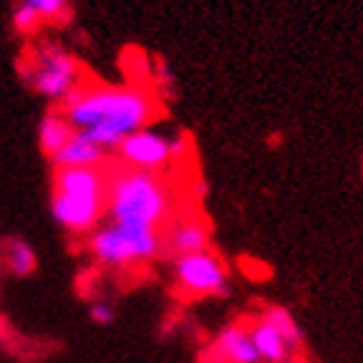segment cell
Returning <instances> with one entry per match:
<instances>
[{"mask_svg":"<svg viewBox=\"0 0 363 363\" xmlns=\"http://www.w3.org/2000/svg\"><path fill=\"white\" fill-rule=\"evenodd\" d=\"M61 113L74 131L108 152L134 131L147 129L157 106L136 86H81L63 101Z\"/></svg>","mask_w":363,"mask_h":363,"instance_id":"6da1fadb","label":"cell"},{"mask_svg":"<svg viewBox=\"0 0 363 363\" xmlns=\"http://www.w3.org/2000/svg\"><path fill=\"white\" fill-rule=\"evenodd\" d=\"M172 189L162 174L139 169H119L106 182V217L108 222L159 227L169 220Z\"/></svg>","mask_w":363,"mask_h":363,"instance_id":"7a4b0ae2","label":"cell"},{"mask_svg":"<svg viewBox=\"0 0 363 363\" xmlns=\"http://www.w3.org/2000/svg\"><path fill=\"white\" fill-rule=\"evenodd\" d=\"M108 174L91 167L56 169L51 212L53 220L71 235H91L106 217Z\"/></svg>","mask_w":363,"mask_h":363,"instance_id":"3957f363","label":"cell"},{"mask_svg":"<svg viewBox=\"0 0 363 363\" xmlns=\"http://www.w3.org/2000/svg\"><path fill=\"white\" fill-rule=\"evenodd\" d=\"M89 255L104 267L126 270L134 265H147L164 252L162 230L129 222H101L89 235Z\"/></svg>","mask_w":363,"mask_h":363,"instance_id":"277c9868","label":"cell"},{"mask_svg":"<svg viewBox=\"0 0 363 363\" xmlns=\"http://www.w3.org/2000/svg\"><path fill=\"white\" fill-rule=\"evenodd\" d=\"M23 81L38 96L51 101H66L76 89L84 86L81 66L61 43L45 40L30 51L28 61L23 66Z\"/></svg>","mask_w":363,"mask_h":363,"instance_id":"5b68a950","label":"cell"},{"mask_svg":"<svg viewBox=\"0 0 363 363\" xmlns=\"http://www.w3.org/2000/svg\"><path fill=\"white\" fill-rule=\"evenodd\" d=\"M172 275L182 298H222L230 293V270L212 250L174 257Z\"/></svg>","mask_w":363,"mask_h":363,"instance_id":"8992f818","label":"cell"},{"mask_svg":"<svg viewBox=\"0 0 363 363\" xmlns=\"http://www.w3.org/2000/svg\"><path fill=\"white\" fill-rule=\"evenodd\" d=\"M184 152V136H167L157 129H139L116 147L119 162L126 169L152 172L162 174L167 167L182 157Z\"/></svg>","mask_w":363,"mask_h":363,"instance_id":"52a82bcc","label":"cell"},{"mask_svg":"<svg viewBox=\"0 0 363 363\" xmlns=\"http://www.w3.org/2000/svg\"><path fill=\"white\" fill-rule=\"evenodd\" d=\"M202 363H260V358L252 348L245 323H233L225 325L212 338L202 356Z\"/></svg>","mask_w":363,"mask_h":363,"instance_id":"ba28073f","label":"cell"},{"mask_svg":"<svg viewBox=\"0 0 363 363\" xmlns=\"http://www.w3.org/2000/svg\"><path fill=\"white\" fill-rule=\"evenodd\" d=\"M162 240L172 257L210 250V230L199 217H177L167 230H162Z\"/></svg>","mask_w":363,"mask_h":363,"instance_id":"9c48e42d","label":"cell"},{"mask_svg":"<svg viewBox=\"0 0 363 363\" xmlns=\"http://www.w3.org/2000/svg\"><path fill=\"white\" fill-rule=\"evenodd\" d=\"M106 162V149H101L99 144H94L89 136L76 131L71 139L66 142V147L58 154L51 157V164L56 169H71V167H91V169H101V164Z\"/></svg>","mask_w":363,"mask_h":363,"instance_id":"30bf717a","label":"cell"},{"mask_svg":"<svg viewBox=\"0 0 363 363\" xmlns=\"http://www.w3.org/2000/svg\"><path fill=\"white\" fill-rule=\"evenodd\" d=\"M245 328H247V335H250V340H252V348H255L260 363H290L293 361V351L285 346V340L280 338L262 318H252L250 323H245Z\"/></svg>","mask_w":363,"mask_h":363,"instance_id":"8fae6325","label":"cell"},{"mask_svg":"<svg viewBox=\"0 0 363 363\" xmlns=\"http://www.w3.org/2000/svg\"><path fill=\"white\" fill-rule=\"evenodd\" d=\"M260 318L265 320L267 325H270L275 333L280 335V338L285 340V346L293 351V356L303 348V343H306V333H303V328L298 325V320H295V315L288 311L285 306H275V303H270V306L262 308Z\"/></svg>","mask_w":363,"mask_h":363,"instance_id":"7c38bea8","label":"cell"},{"mask_svg":"<svg viewBox=\"0 0 363 363\" xmlns=\"http://www.w3.org/2000/svg\"><path fill=\"white\" fill-rule=\"evenodd\" d=\"M74 134H76L74 126L68 124L61 111H48L38 124V144H40V149L48 154V159L61 152Z\"/></svg>","mask_w":363,"mask_h":363,"instance_id":"4fadbf2b","label":"cell"},{"mask_svg":"<svg viewBox=\"0 0 363 363\" xmlns=\"http://www.w3.org/2000/svg\"><path fill=\"white\" fill-rule=\"evenodd\" d=\"M3 265L16 278H28L30 272H35V267H38V257H35V250L26 240L11 238L3 242Z\"/></svg>","mask_w":363,"mask_h":363,"instance_id":"5bb4252c","label":"cell"},{"mask_svg":"<svg viewBox=\"0 0 363 363\" xmlns=\"http://www.w3.org/2000/svg\"><path fill=\"white\" fill-rule=\"evenodd\" d=\"M23 6H28L30 11L38 16L40 23L45 21H61L68 13V0H18Z\"/></svg>","mask_w":363,"mask_h":363,"instance_id":"9a60e30c","label":"cell"},{"mask_svg":"<svg viewBox=\"0 0 363 363\" xmlns=\"http://www.w3.org/2000/svg\"><path fill=\"white\" fill-rule=\"evenodd\" d=\"M13 28H16L21 35H30L40 28V21L28 6L16 3V8H13Z\"/></svg>","mask_w":363,"mask_h":363,"instance_id":"2e32d148","label":"cell"},{"mask_svg":"<svg viewBox=\"0 0 363 363\" xmlns=\"http://www.w3.org/2000/svg\"><path fill=\"white\" fill-rule=\"evenodd\" d=\"M89 315L94 323L99 325H111L113 318H116V311H113V306L108 301H96L89 306Z\"/></svg>","mask_w":363,"mask_h":363,"instance_id":"e0dca14e","label":"cell"},{"mask_svg":"<svg viewBox=\"0 0 363 363\" xmlns=\"http://www.w3.org/2000/svg\"><path fill=\"white\" fill-rule=\"evenodd\" d=\"M290 363H295V361H290Z\"/></svg>","mask_w":363,"mask_h":363,"instance_id":"ac0fdd59","label":"cell"}]
</instances>
